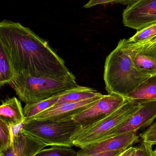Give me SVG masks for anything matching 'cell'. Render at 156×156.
Listing matches in <instances>:
<instances>
[{
    "instance_id": "cell-17",
    "label": "cell",
    "mask_w": 156,
    "mask_h": 156,
    "mask_svg": "<svg viewBox=\"0 0 156 156\" xmlns=\"http://www.w3.org/2000/svg\"><path fill=\"white\" fill-rule=\"evenodd\" d=\"M61 94L34 103L26 104L23 108V112L25 118V121L54 106L58 101Z\"/></svg>"
},
{
    "instance_id": "cell-1",
    "label": "cell",
    "mask_w": 156,
    "mask_h": 156,
    "mask_svg": "<svg viewBox=\"0 0 156 156\" xmlns=\"http://www.w3.org/2000/svg\"><path fill=\"white\" fill-rule=\"evenodd\" d=\"M0 38L15 76L58 78L71 73L46 41L20 23L6 20L0 22Z\"/></svg>"
},
{
    "instance_id": "cell-21",
    "label": "cell",
    "mask_w": 156,
    "mask_h": 156,
    "mask_svg": "<svg viewBox=\"0 0 156 156\" xmlns=\"http://www.w3.org/2000/svg\"><path fill=\"white\" fill-rule=\"evenodd\" d=\"M139 136L144 142L152 145H156V119L144 132L140 134Z\"/></svg>"
},
{
    "instance_id": "cell-4",
    "label": "cell",
    "mask_w": 156,
    "mask_h": 156,
    "mask_svg": "<svg viewBox=\"0 0 156 156\" xmlns=\"http://www.w3.org/2000/svg\"><path fill=\"white\" fill-rule=\"evenodd\" d=\"M81 126L73 120L64 121L30 120L25 121L20 129L47 146H74L73 137Z\"/></svg>"
},
{
    "instance_id": "cell-5",
    "label": "cell",
    "mask_w": 156,
    "mask_h": 156,
    "mask_svg": "<svg viewBox=\"0 0 156 156\" xmlns=\"http://www.w3.org/2000/svg\"><path fill=\"white\" fill-rule=\"evenodd\" d=\"M141 102L126 98L120 107L105 118L91 125L82 127L73 137L74 146L82 148L102 140L134 114L140 108Z\"/></svg>"
},
{
    "instance_id": "cell-12",
    "label": "cell",
    "mask_w": 156,
    "mask_h": 156,
    "mask_svg": "<svg viewBox=\"0 0 156 156\" xmlns=\"http://www.w3.org/2000/svg\"><path fill=\"white\" fill-rule=\"evenodd\" d=\"M46 145L21 129L13 133L11 145L0 151V156H34Z\"/></svg>"
},
{
    "instance_id": "cell-26",
    "label": "cell",
    "mask_w": 156,
    "mask_h": 156,
    "mask_svg": "<svg viewBox=\"0 0 156 156\" xmlns=\"http://www.w3.org/2000/svg\"><path fill=\"white\" fill-rule=\"evenodd\" d=\"M153 41V42H156V37L155 38H154V39H153V40H151V41Z\"/></svg>"
},
{
    "instance_id": "cell-15",
    "label": "cell",
    "mask_w": 156,
    "mask_h": 156,
    "mask_svg": "<svg viewBox=\"0 0 156 156\" xmlns=\"http://www.w3.org/2000/svg\"><path fill=\"white\" fill-rule=\"evenodd\" d=\"M101 94V93L98 92L92 88L79 86L77 88L62 93L54 106L79 101Z\"/></svg>"
},
{
    "instance_id": "cell-24",
    "label": "cell",
    "mask_w": 156,
    "mask_h": 156,
    "mask_svg": "<svg viewBox=\"0 0 156 156\" xmlns=\"http://www.w3.org/2000/svg\"><path fill=\"white\" fill-rule=\"evenodd\" d=\"M125 150H118L108 151V152L97 153V154L85 156H118Z\"/></svg>"
},
{
    "instance_id": "cell-22",
    "label": "cell",
    "mask_w": 156,
    "mask_h": 156,
    "mask_svg": "<svg viewBox=\"0 0 156 156\" xmlns=\"http://www.w3.org/2000/svg\"><path fill=\"white\" fill-rule=\"evenodd\" d=\"M152 145L142 140L137 146L133 156H156Z\"/></svg>"
},
{
    "instance_id": "cell-19",
    "label": "cell",
    "mask_w": 156,
    "mask_h": 156,
    "mask_svg": "<svg viewBox=\"0 0 156 156\" xmlns=\"http://www.w3.org/2000/svg\"><path fill=\"white\" fill-rule=\"evenodd\" d=\"M156 37V23L137 31L128 40L133 43H142L149 42Z\"/></svg>"
},
{
    "instance_id": "cell-25",
    "label": "cell",
    "mask_w": 156,
    "mask_h": 156,
    "mask_svg": "<svg viewBox=\"0 0 156 156\" xmlns=\"http://www.w3.org/2000/svg\"><path fill=\"white\" fill-rule=\"evenodd\" d=\"M135 150V147H130L126 150L122 152L118 156H133Z\"/></svg>"
},
{
    "instance_id": "cell-3",
    "label": "cell",
    "mask_w": 156,
    "mask_h": 156,
    "mask_svg": "<svg viewBox=\"0 0 156 156\" xmlns=\"http://www.w3.org/2000/svg\"><path fill=\"white\" fill-rule=\"evenodd\" d=\"M10 84L20 100L26 104L44 101L80 86L71 72L58 78L35 77L18 74L15 76Z\"/></svg>"
},
{
    "instance_id": "cell-14",
    "label": "cell",
    "mask_w": 156,
    "mask_h": 156,
    "mask_svg": "<svg viewBox=\"0 0 156 156\" xmlns=\"http://www.w3.org/2000/svg\"><path fill=\"white\" fill-rule=\"evenodd\" d=\"M125 98L139 101H156V75L150 76L141 83Z\"/></svg>"
},
{
    "instance_id": "cell-16",
    "label": "cell",
    "mask_w": 156,
    "mask_h": 156,
    "mask_svg": "<svg viewBox=\"0 0 156 156\" xmlns=\"http://www.w3.org/2000/svg\"><path fill=\"white\" fill-rule=\"evenodd\" d=\"M14 76L10 58L0 38V87L11 83Z\"/></svg>"
},
{
    "instance_id": "cell-7",
    "label": "cell",
    "mask_w": 156,
    "mask_h": 156,
    "mask_svg": "<svg viewBox=\"0 0 156 156\" xmlns=\"http://www.w3.org/2000/svg\"><path fill=\"white\" fill-rule=\"evenodd\" d=\"M122 23L138 31L156 23V0H135L124 10Z\"/></svg>"
},
{
    "instance_id": "cell-23",
    "label": "cell",
    "mask_w": 156,
    "mask_h": 156,
    "mask_svg": "<svg viewBox=\"0 0 156 156\" xmlns=\"http://www.w3.org/2000/svg\"><path fill=\"white\" fill-rule=\"evenodd\" d=\"M135 0H89V2L83 5L85 8H90L98 5L110 3H118L124 5H129Z\"/></svg>"
},
{
    "instance_id": "cell-10",
    "label": "cell",
    "mask_w": 156,
    "mask_h": 156,
    "mask_svg": "<svg viewBox=\"0 0 156 156\" xmlns=\"http://www.w3.org/2000/svg\"><path fill=\"white\" fill-rule=\"evenodd\" d=\"M103 95V94H102L101 95L79 101L68 103L53 106L25 121L30 120H51L54 121L71 120L73 118V116L92 105Z\"/></svg>"
},
{
    "instance_id": "cell-18",
    "label": "cell",
    "mask_w": 156,
    "mask_h": 156,
    "mask_svg": "<svg viewBox=\"0 0 156 156\" xmlns=\"http://www.w3.org/2000/svg\"><path fill=\"white\" fill-rule=\"evenodd\" d=\"M34 156H77V152L71 147L53 146L48 149H42Z\"/></svg>"
},
{
    "instance_id": "cell-27",
    "label": "cell",
    "mask_w": 156,
    "mask_h": 156,
    "mask_svg": "<svg viewBox=\"0 0 156 156\" xmlns=\"http://www.w3.org/2000/svg\"><path fill=\"white\" fill-rule=\"evenodd\" d=\"M154 151L155 154L156 155V148L155 149V150Z\"/></svg>"
},
{
    "instance_id": "cell-13",
    "label": "cell",
    "mask_w": 156,
    "mask_h": 156,
    "mask_svg": "<svg viewBox=\"0 0 156 156\" xmlns=\"http://www.w3.org/2000/svg\"><path fill=\"white\" fill-rule=\"evenodd\" d=\"M0 120L12 130L23 123L25 118L23 109L16 97L10 98L0 105Z\"/></svg>"
},
{
    "instance_id": "cell-6",
    "label": "cell",
    "mask_w": 156,
    "mask_h": 156,
    "mask_svg": "<svg viewBox=\"0 0 156 156\" xmlns=\"http://www.w3.org/2000/svg\"><path fill=\"white\" fill-rule=\"evenodd\" d=\"M126 99L114 94L103 95L92 105L73 116L72 119L79 123L82 128L91 125L118 109L124 103Z\"/></svg>"
},
{
    "instance_id": "cell-9",
    "label": "cell",
    "mask_w": 156,
    "mask_h": 156,
    "mask_svg": "<svg viewBox=\"0 0 156 156\" xmlns=\"http://www.w3.org/2000/svg\"><path fill=\"white\" fill-rule=\"evenodd\" d=\"M156 119V101H143L134 114L102 140L125 133H136L142 128L150 126Z\"/></svg>"
},
{
    "instance_id": "cell-20",
    "label": "cell",
    "mask_w": 156,
    "mask_h": 156,
    "mask_svg": "<svg viewBox=\"0 0 156 156\" xmlns=\"http://www.w3.org/2000/svg\"><path fill=\"white\" fill-rule=\"evenodd\" d=\"M13 130L0 120V151L6 149L11 145L12 140Z\"/></svg>"
},
{
    "instance_id": "cell-8",
    "label": "cell",
    "mask_w": 156,
    "mask_h": 156,
    "mask_svg": "<svg viewBox=\"0 0 156 156\" xmlns=\"http://www.w3.org/2000/svg\"><path fill=\"white\" fill-rule=\"evenodd\" d=\"M126 44L136 69L147 76L156 75V42L134 43L126 39Z\"/></svg>"
},
{
    "instance_id": "cell-2",
    "label": "cell",
    "mask_w": 156,
    "mask_h": 156,
    "mask_svg": "<svg viewBox=\"0 0 156 156\" xmlns=\"http://www.w3.org/2000/svg\"><path fill=\"white\" fill-rule=\"evenodd\" d=\"M150 76L135 67L129 55L126 39H121L117 47L106 57L104 80L109 94L125 97Z\"/></svg>"
},
{
    "instance_id": "cell-11",
    "label": "cell",
    "mask_w": 156,
    "mask_h": 156,
    "mask_svg": "<svg viewBox=\"0 0 156 156\" xmlns=\"http://www.w3.org/2000/svg\"><path fill=\"white\" fill-rule=\"evenodd\" d=\"M136 133H125L114 136L108 139L92 143L81 148L77 156H85L118 150H126L139 141Z\"/></svg>"
}]
</instances>
